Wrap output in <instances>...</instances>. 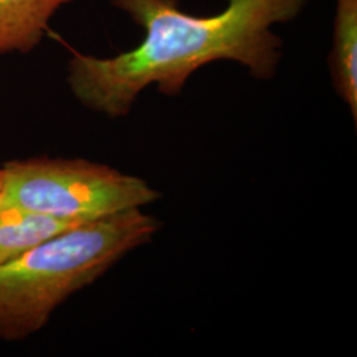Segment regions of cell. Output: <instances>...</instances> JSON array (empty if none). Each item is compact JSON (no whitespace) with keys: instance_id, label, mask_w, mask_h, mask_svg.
<instances>
[{"instance_id":"cell-1","label":"cell","mask_w":357,"mask_h":357,"mask_svg":"<svg viewBox=\"0 0 357 357\" xmlns=\"http://www.w3.org/2000/svg\"><path fill=\"white\" fill-rule=\"evenodd\" d=\"M110 1L141 26L143 40L113 57L70 48L68 84L86 109L122 118L150 85L175 97L196 70L215 61H234L255 78H273L282 56L274 26L296 19L307 0H228L211 16L185 13L178 0Z\"/></svg>"},{"instance_id":"cell-2","label":"cell","mask_w":357,"mask_h":357,"mask_svg":"<svg viewBox=\"0 0 357 357\" xmlns=\"http://www.w3.org/2000/svg\"><path fill=\"white\" fill-rule=\"evenodd\" d=\"M160 222L141 208L88 220L38 243L0 268V340L41 331L73 294L100 280L153 240Z\"/></svg>"},{"instance_id":"cell-3","label":"cell","mask_w":357,"mask_h":357,"mask_svg":"<svg viewBox=\"0 0 357 357\" xmlns=\"http://www.w3.org/2000/svg\"><path fill=\"white\" fill-rule=\"evenodd\" d=\"M0 167L1 203L51 216L86 221L160 199L143 178L86 159L38 156Z\"/></svg>"},{"instance_id":"cell-4","label":"cell","mask_w":357,"mask_h":357,"mask_svg":"<svg viewBox=\"0 0 357 357\" xmlns=\"http://www.w3.org/2000/svg\"><path fill=\"white\" fill-rule=\"evenodd\" d=\"M75 0H0V54H26L41 44L53 16Z\"/></svg>"},{"instance_id":"cell-5","label":"cell","mask_w":357,"mask_h":357,"mask_svg":"<svg viewBox=\"0 0 357 357\" xmlns=\"http://www.w3.org/2000/svg\"><path fill=\"white\" fill-rule=\"evenodd\" d=\"M81 222L84 220L51 216L0 202V268Z\"/></svg>"},{"instance_id":"cell-6","label":"cell","mask_w":357,"mask_h":357,"mask_svg":"<svg viewBox=\"0 0 357 357\" xmlns=\"http://www.w3.org/2000/svg\"><path fill=\"white\" fill-rule=\"evenodd\" d=\"M330 73L337 96L357 119V0H336Z\"/></svg>"},{"instance_id":"cell-7","label":"cell","mask_w":357,"mask_h":357,"mask_svg":"<svg viewBox=\"0 0 357 357\" xmlns=\"http://www.w3.org/2000/svg\"><path fill=\"white\" fill-rule=\"evenodd\" d=\"M0 193H1V167H0Z\"/></svg>"}]
</instances>
